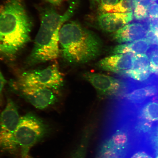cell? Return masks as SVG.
<instances>
[{"instance_id": "6da1fadb", "label": "cell", "mask_w": 158, "mask_h": 158, "mask_svg": "<svg viewBox=\"0 0 158 158\" xmlns=\"http://www.w3.org/2000/svg\"><path fill=\"white\" fill-rule=\"evenodd\" d=\"M32 27L23 0H5L0 7V54L14 59L30 41Z\"/></svg>"}, {"instance_id": "7a4b0ae2", "label": "cell", "mask_w": 158, "mask_h": 158, "mask_svg": "<svg viewBox=\"0 0 158 158\" xmlns=\"http://www.w3.org/2000/svg\"><path fill=\"white\" fill-rule=\"evenodd\" d=\"M74 11L73 6L63 15L49 7L41 11L40 27L32 51L27 59V64L33 66L58 58L59 31L63 23L70 18Z\"/></svg>"}, {"instance_id": "3957f363", "label": "cell", "mask_w": 158, "mask_h": 158, "mask_svg": "<svg viewBox=\"0 0 158 158\" xmlns=\"http://www.w3.org/2000/svg\"><path fill=\"white\" fill-rule=\"evenodd\" d=\"M59 43L63 58L74 64L93 60L99 55L102 48V41L95 33L75 21L61 27Z\"/></svg>"}, {"instance_id": "277c9868", "label": "cell", "mask_w": 158, "mask_h": 158, "mask_svg": "<svg viewBox=\"0 0 158 158\" xmlns=\"http://www.w3.org/2000/svg\"><path fill=\"white\" fill-rule=\"evenodd\" d=\"M49 126L35 114L28 113L20 118L15 133L21 158H27L30 150L48 134Z\"/></svg>"}, {"instance_id": "5b68a950", "label": "cell", "mask_w": 158, "mask_h": 158, "mask_svg": "<svg viewBox=\"0 0 158 158\" xmlns=\"http://www.w3.org/2000/svg\"><path fill=\"white\" fill-rule=\"evenodd\" d=\"M110 117V126L100 145L98 158H125L129 145L127 128L120 120Z\"/></svg>"}, {"instance_id": "8992f818", "label": "cell", "mask_w": 158, "mask_h": 158, "mask_svg": "<svg viewBox=\"0 0 158 158\" xmlns=\"http://www.w3.org/2000/svg\"><path fill=\"white\" fill-rule=\"evenodd\" d=\"M20 118L16 105L8 99L5 109L0 114V149L15 153L19 149L15 139L16 130Z\"/></svg>"}, {"instance_id": "52a82bcc", "label": "cell", "mask_w": 158, "mask_h": 158, "mask_svg": "<svg viewBox=\"0 0 158 158\" xmlns=\"http://www.w3.org/2000/svg\"><path fill=\"white\" fill-rule=\"evenodd\" d=\"M62 74L56 64H52L42 70L23 73L18 81V86L45 88L53 90L59 89L63 84Z\"/></svg>"}, {"instance_id": "ba28073f", "label": "cell", "mask_w": 158, "mask_h": 158, "mask_svg": "<svg viewBox=\"0 0 158 158\" xmlns=\"http://www.w3.org/2000/svg\"><path fill=\"white\" fill-rule=\"evenodd\" d=\"M84 77L101 97L119 96L125 87V82L120 78L104 74L88 72L84 74Z\"/></svg>"}, {"instance_id": "9c48e42d", "label": "cell", "mask_w": 158, "mask_h": 158, "mask_svg": "<svg viewBox=\"0 0 158 158\" xmlns=\"http://www.w3.org/2000/svg\"><path fill=\"white\" fill-rule=\"evenodd\" d=\"M18 88L22 95L37 109L46 108L56 102L54 90L50 89L20 86Z\"/></svg>"}, {"instance_id": "30bf717a", "label": "cell", "mask_w": 158, "mask_h": 158, "mask_svg": "<svg viewBox=\"0 0 158 158\" xmlns=\"http://www.w3.org/2000/svg\"><path fill=\"white\" fill-rule=\"evenodd\" d=\"M134 54H116L102 59L98 63L100 69L121 74L132 68Z\"/></svg>"}, {"instance_id": "8fae6325", "label": "cell", "mask_w": 158, "mask_h": 158, "mask_svg": "<svg viewBox=\"0 0 158 158\" xmlns=\"http://www.w3.org/2000/svg\"><path fill=\"white\" fill-rule=\"evenodd\" d=\"M133 19V12L106 13L98 17V21L101 28L106 32H116L123 28Z\"/></svg>"}, {"instance_id": "7c38bea8", "label": "cell", "mask_w": 158, "mask_h": 158, "mask_svg": "<svg viewBox=\"0 0 158 158\" xmlns=\"http://www.w3.org/2000/svg\"><path fill=\"white\" fill-rule=\"evenodd\" d=\"M148 32L141 23H130L116 31L113 38L121 44L131 43L145 38Z\"/></svg>"}, {"instance_id": "4fadbf2b", "label": "cell", "mask_w": 158, "mask_h": 158, "mask_svg": "<svg viewBox=\"0 0 158 158\" xmlns=\"http://www.w3.org/2000/svg\"><path fill=\"white\" fill-rule=\"evenodd\" d=\"M151 43L145 38L131 43L117 45L113 49L114 54L131 53L134 54H145L150 47Z\"/></svg>"}, {"instance_id": "5bb4252c", "label": "cell", "mask_w": 158, "mask_h": 158, "mask_svg": "<svg viewBox=\"0 0 158 158\" xmlns=\"http://www.w3.org/2000/svg\"><path fill=\"white\" fill-rule=\"evenodd\" d=\"M156 92L155 87L149 86L137 89L131 92L124 93L117 96L131 103H138L146 98L153 96ZM117 97V96H116Z\"/></svg>"}, {"instance_id": "9a60e30c", "label": "cell", "mask_w": 158, "mask_h": 158, "mask_svg": "<svg viewBox=\"0 0 158 158\" xmlns=\"http://www.w3.org/2000/svg\"><path fill=\"white\" fill-rule=\"evenodd\" d=\"M142 120L148 123L158 120V103L151 102L144 106L141 112Z\"/></svg>"}, {"instance_id": "2e32d148", "label": "cell", "mask_w": 158, "mask_h": 158, "mask_svg": "<svg viewBox=\"0 0 158 158\" xmlns=\"http://www.w3.org/2000/svg\"><path fill=\"white\" fill-rule=\"evenodd\" d=\"M134 0H120L116 5L109 8L106 13H126L131 12L135 8Z\"/></svg>"}, {"instance_id": "e0dca14e", "label": "cell", "mask_w": 158, "mask_h": 158, "mask_svg": "<svg viewBox=\"0 0 158 158\" xmlns=\"http://www.w3.org/2000/svg\"><path fill=\"white\" fill-rule=\"evenodd\" d=\"M149 64V59L147 55H134L132 69L140 72H145L150 70Z\"/></svg>"}, {"instance_id": "ac0fdd59", "label": "cell", "mask_w": 158, "mask_h": 158, "mask_svg": "<svg viewBox=\"0 0 158 158\" xmlns=\"http://www.w3.org/2000/svg\"><path fill=\"white\" fill-rule=\"evenodd\" d=\"M134 10V17L138 20H142L148 17V9L139 3L135 4Z\"/></svg>"}, {"instance_id": "d6986e66", "label": "cell", "mask_w": 158, "mask_h": 158, "mask_svg": "<svg viewBox=\"0 0 158 158\" xmlns=\"http://www.w3.org/2000/svg\"><path fill=\"white\" fill-rule=\"evenodd\" d=\"M149 62L151 73L158 75V49L152 52Z\"/></svg>"}, {"instance_id": "ffe728a7", "label": "cell", "mask_w": 158, "mask_h": 158, "mask_svg": "<svg viewBox=\"0 0 158 158\" xmlns=\"http://www.w3.org/2000/svg\"><path fill=\"white\" fill-rule=\"evenodd\" d=\"M118 2V0H101L100 10L103 14L106 13V10L109 8L115 5Z\"/></svg>"}, {"instance_id": "44dd1931", "label": "cell", "mask_w": 158, "mask_h": 158, "mask_svg": "<svg viewBox=\"0 0 158 158\" xmlns=\"http://www.w3.org/2000/svg\"><path fill=\"white\" fill-rule=\"evenodd\" d=\"M148 12L150 18L158 19V4L152 3L148 8Z\"/></svg>"}, {"instance_id": "7402d4cb", "label": "cell", "mask_w": 158, "mask_h": 158, "mask_svg": "<svg viewBox=\"0 0 158 158\" xmlns=\"http://www.w3.org/2000/svg\"><path fill=\"white\" fill-rule=\"evenodd\" d=\"M145 38L151 44L158 45V37L154 31L151 30L148 31Z\"/></svg>"}, {"instance_id": "603a6c76", "label": "cell", "mask_w": 158, "mask_h": 158, "mask_svg": "<svg viewBox=\"0 0 158 158\" xmlns=\"http://www.w3.org/2000/svg\"><path fill=\"white\" fill-rule=\"evenodd\" d=\"M130 158H153L144 152H139L132 155Z\"/></svg>"}, {"instance_id": "cb8c5ba5", "label": "cell", "mask_w": 158, "mask_h": 158, "mask_svg": "<svg viewBox=\"0 0 158 158\" xmlns=\"http://www.w3.org/2000/svg\"><path fill=\"white\" fill-rule=\"evenodd\" d=\"M6 83V81L0 70V101H1L2 92Z\"/></svg>"}, {"instance_id": "d4e9b609", "label": "cell", "mask_w": 158, "mask_h": 158, "mask_svg": "<svg viewBox=\"0 0 158 158\" xmlns=\"http://www.w3.org/2000/svg\"><path fill=\"white\" fill-rule=\"evenodd\" d=\"M153 3V2L151 1V0H141L139 3H138L140 4V5L143 6L146 8L148 9L149 6L151 5L152 3Z\"/></svg>"}, {"instance_id": "484cf974", "label": "cell", "mask_w": 158, "mask_h": 158, "mask_svg": "<svg viewBox=\"0 0 158 158\" xmlns=\"http://www.w3.org/2000/svg\"><path fill=\"white\" fill-rule=\"evenodd\" d=\"M153 139L155 146L158 145V126L154 134Z\"/></svg>"}, {"instance_id": "4316f807", "label": "cell", "mask_w": 158, "mask_h": 158, "mask_svg": "<svg viewBox=\"0 0 158 158\" xmlns=\"http://www.w3.org/2000/svg\"><path fill=\"white\" fill-rule=\"evenodd\" d=\"M51 4L55 6H58L64 0H45Z\"/></svg>"}, {"instance_id": "83f0119b", "label": "cell", "mask_w": 158, "mask_h": 158, "mask_svg": "<svg viewBox=\"0 0 158 158\" xmlns=\"http://www.w3.org/2000/svg\"><path fill=\"white\" fill-rule=\"evenodd\" d=\"M156 158H158V145L156 146Z\"/></svg>"}, {"instance_id": "f1b7e54d", "label": "cell", "mask_w": 158, "mask_h": 158, "mask_svg": "<svg viewBox=\"0 0 158 158\" xmlns=\"http://www.w3.org/2000/svg\"><path fill=\"white\" fill-rule=\"evenodd\" d=\"M141 1V0H134L136 3H139Z\"/></svg>"}, {"instance_id": "f546056e", "label": "cell", "mask_w": 158, "mask_h": 158, "mask_svg": "<svg viewBox=\"0 0 158 158\" xmlns=\"http://www.w3.org/2000/svg\"><path fill=\"white\" fill-rule=\"evenodd\" d=\"M151 1L153 2L156 1V0H151Z\"/></svg>"}, {"instance_id": "4dcf8cb0", "label": "cell", "mask_w": 158, "mask_h": 158, "mask_svg": "<svg viewBox=\"0 0 158 158\" xmlns=\"http://www.w3.org/2000/svg\"><path fill=\"white\" fill-rule=\"evenodd\" d=\"M95 1H96L97 2H99L100 1V0H95Z\"/></svg>"}, {"instance_id": "1f68e13d", "label": "cell", "mask_w": 158, "mask_h": 158, "mask_svg": "<svg viewBox=\"0 0 158 158\" xmlns=\"http://www.w3.org/2000/svg\"><path fill=\"white\" fill-rule=\"evenodd\" d=\"M27 158H33L31 157H28Z\"/></svg>"}]
</instances>
